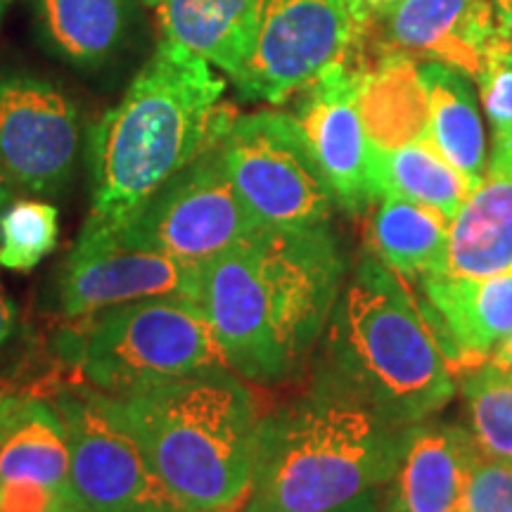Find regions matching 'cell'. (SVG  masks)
I'll return each mask as SVG.
<instances>
[{"label":"cell","instance_id":"ba28073f","mask_svg":"<svg viewBox=\"0 0 512 512\" xmlns=\"http://www.w3.org/2000/svg\"><path fill=\"white\" fill-rule=\"evenodd\" d=\"M235 192L264 228L330 226L337 202L292 114L235 117L221 136Z\"/></svg>","mask_w":512,"mask_h":512},{"label":"cell","instance_id":"603a6c76","mask_svg":"<svg viewBox=\"0 0 512 512\" xmlns=\"http://www.w3.org/2000/svg\"><path fill=\"white\" fill-rule=\"evenodd\" d=\"M368 176L373 204L380 197H401L439 209L448 221L470 195V185L441 157L430 138L394 150H377L368 143Z\"/></svg>","mask_w":512,"mask_h":512},{"label":"cell","instance_id":"7402d4cb","mask_svg":"<svg viewBox=\"0 0 512 512\" xmlns=\"http://www.w3.org/2000/svg\"><path fill=\"white\" fill-rule=\"evenodd\" d=\"M0 482L43 484L69 505V444L57 406L15 401L0 432Z\"/></svg>","mask_w":512,"mask_h":512},{"label":"cell","instance_id":"d6986e66","mask_svg":"<svg viewBox=\"0 0 512 512\" xmlns=\"http://www.w3.org/2000/svg\"><path fill=\"white\" fill-rule=\"evenodd\" d=\"M418 69L430 100L427 138L472 192L484 183L489 171V147L470 76L439 62H422Z\"/></svg>","mask_w":512,"mask_h":512},{"label":"cell","instance_id":"f546056e","mask_svg":"<svg viewBox=\"0 0 512 512\" xmlns=\"http://www.w3.org/2000/svg\"><path fill=\"white\" fill-rule=\"evenodd\" d=\"M494 3L498 12V27H501L505 41H508L512 57V0H494Z\"/></svg>","mask_w":512,"mask_h":512},{"label":"cell","instance_id":"3957f363","mask_svg":"<svg viewBox=\"0 0 512 512\" xmlns=\"http://www.w3.org/2000/svg\"><path fill=\"white\" fill-rule=\"evenodd\" d=\"M98 394L183 512H235L252 489L259 406L230 368L133 394Z\"/></svg>","mask_w":512,"mask_h":512},{"label":"cell","instance_id":"836d02e7","mask_svg":"<svg viewBox=\"0 0 512 512\" xmlns=\"http://www.w3.org/2000/svg\"><path fill=\"white\" fill-rule=\"evenodd\" d=\"M17 399H10V396H0V432H3L5 422H8V415L12 411V406H15Z\"/></svg>","mask_w":512,"mask_h":512},{"label":"cell","instance_id":"8992f818","mask_svg":"<svg viewBox=\"0 0 512 512\" xmlns=\"http://www.w3.org/2000/svg\"><path fill=\"white\" fill-rule=\"evenodd\" d=\"M86 318L79 361L102 394L143 392L228 368L214 325L197 299H138Z\"/></svg>","mask_w":512,"mask_h":512},{"label":"cell","instance_id":"4fadbf2b","mask_svg":"<svg viewBox=\"0 0 512 512\" xmlns=\"http://www.w3.org/2000/svg\"><path fill=\"white\" fill-rule=\"evenodd\" d=\"M60 290L62 311L69 318H86L150 297L200 302L202 266L152 249L128 247L112 235L83 228L64 266Z\"/></svg>","mask_w":512,"mask_h":512},{"label":"cell","instance_id":"e575fe53","mask_svg":"<svg viewBox=\"0 0 512 512\" xmlns=\"http://www.w3.org/2000/svg\"><path fill=\"white\" fill-rule=\"evenodd\" d=\"M356 5H361L363 10H377V8H384V5H392L396 0H354Z\"/></svg>","mask_w":512,"mask_h":512},{"label":"cell","instance_id":"277c9868","mask_svg":"<svg viewBox=\"0 0 512 512\" xmlns=\"http://www.w3.org/2000/svg\"><path fill=\"white\" fill-rule=\"evenodd\" d=\"M318 382L394 427L425 422L456 394V375L399 275L373 252L342 287L323 337Z\"/></svg>","mask_w":512,"mask_h":512},{"label":"cell","instance_id":"4dcf8cb0","mask_svg":"<svg viewBox=\"0 0 512 512\" xmlns=\"http://www.w3.org/2000/svg\"><path fill=\"white\" fill-rule=\"evenodd\" d=\"M489 361H494L496 366H501V368L510 370V373H512V332H510L508 337L503 339V342H501V347L496 349V354L491 356Z\"/></svg>","mask_w":512,"mask_h":512},{"label":"cell","instance_id":"d6a6232c","mask_svg":"<svg viewBox=\"0 0 512 512\" xmlns=\"http://www.w3.org/2000/svg\"><path fill=\"white\" fill-rule=\"evenodd\" d=\"M330 512H382V510H380V505L373 501V496H363L354 503L344 505V508H337V510H330Z\"/></svg>","mask_w":512,"mask_h":512},{"label":"cell","instance_id":"484cf974","mask_svg":"<svg viewBox=\"0 0 512 512\" xmlns=\"http://www.w3.org/2000/svg\"><path fill=\"white\" fill-rule=\"evenodd\" d=\"M479 102L491 128L489 171L491 176H512V57L498 27L482 72L477 74Z\"/></svg>","mask_w":512,"mask_h":512},{"label":"cell","instance_id":"83f0119b","mask_svg":"<svg viewBox=\"0 0 512 512\" xmlns=\"http://www.w3.org/2000/svg\"><path fill=\"white\" fill-rule=\"evenodd\" d=\"M460 508L465 512H512V463L475 453Z\"/></svg>","mask_w":512,"mask_h":512},{"label":"cell","instance_id":"1f68e13d","mask_svg":"<svg viewBox=\"0 0 512 512\" xmlns=\"http://www.w3.org/2000/svg\"><path fill=\"white\" fill-rule=\"evenodd\" d=\"M12 178L8 174V169H5L3 159H0V214H3L5 207L10 204V197H12Z\"/></svg>","mask_w":512,"mask_h":512},{"label":"cell","instance_id":"5b68a950","mask_svg":"<svg viewBox=\"0 0 512 512\" xmlns=\"http://www.w3.org/2000/svg\"><path fill=\"white\" fill-rule=\"evenodd\" d=\"M403 427L330 384L261 415L242 512H330L392 477Z\"/></svg>","mask_w":512,"mask_h":512},{"label":"cell","instance_id":"9c48e42d","mask_svg":"<svg viewBox=\"0 0 512 512\" xmlns=\"http://www.w3.org/2000/svg\"><path fill=\"white\" fill-rule=\"evenodd\" d=\"M261 228L230 183L221 138H216L112 238L128 247L152 249L202 266L247 242Z\"/></svg>","mask_w":512,"mask_h":512},{"label":"cell","instance_id":"f1b7e54d","mask_svg":"<svg viewBox=\"0 0 512 512\" xmlns=\"http://www.w3.org/2000/svg\"><path fill=\"white\" fill-rule=\"evenodd\" d=\"M12 328H15V306H12L8 294L0 287V347L12 335Z\"/></svg>","mask_w":512,"mask_h":512},{"label":"cell","instance_id":"74e56055","mask_svg":"<svg viewBox=\"0 0 512 512\" xmlns=\"http://www.w3.org/2000/svg\"><path fill=\"white\" fill-rule=\"evenodd\" d=\"M214 512H226V510H214Z\"/></svg>","mask_w":512,"mask_h":512},{"label":"cell","instance_id":"9a60e30c","mask_svg":"<svg viewBox=\"0 0 512 512\" xmlns=\"http://www.w3.org/2000/svg\"><path fill=\"white\" fill-rule=\"evenodd\" d=\"M415 304L453 375L489 361L512 332V271L458 278L446 271L411 280Z\"/></svg>","mask_w":512,"mask_h":512},{"label":"cell","instance_id":"7a4b0ae2","mask_svg":"<svg viewBox=\"0 0 512 512\" xmlns=\"http://www.w3.org/2000/svg\"><path fill=\"white\" fill-rule=\"evenodd\" d=\"M226 81L174 43L155 55L91 131V216L86 230L114 235L162 185L221 138L235 119Z\"/></svg>","mask_w":512,"mask_h":512},{"label":"cell","instance_id":"ffe728a7","mask_svg":"<svg viewBox=\"0 0 512 512\" xmlns=\"http://www.w3.org/2000/svg\"><path fill=\"white\" fill-rule=\"evenodd\" d=\"M512 271V176L486 174L448 226L446 273L491 278Z\"/></svg>","mask_w":512,"mask_h":512},{"label":"cell","instance_id":"4316f807","mask_svg":"<svg viewBox=\"0 0 512 512\" xmlns=\"http://www.w3.org/2000/svg\"><path fill=\"white\" fill-rule=\"evenodd\" d=\"M60 214L53 204L19 200L0 214V268L31 271L57 247Z\"/></svg>","mask_w":512,"mask_h":512},{"label":"cell","instance_id":"ac0fdd59","mask_svg":"<svg viewBox=\"0 0 512 512\" xmlns=\"http://www.w3.org/2000/svg\"><path fill=\"white\" fill-rule=\"evenodd\" d=\"M159 41L202 57L233 79L252 41L259 0H143Z\"/></svg>","mask_w":512,"mask_h":512},{"label":"cell","instance_id":"8fae6325","mask_svg":"<svg viewBox=\"0 0 512 512\" xmlns=\"http://www.w3.org/2000/svg\"><path fill=\"white\" fill-rule=\"evenodd\" d=\"M79 110L62 88L31 74L0 76V159L34 195L67 185L79 155Z\"/></svg>","mask_w":512,"mask_h":512},{"label":"cell","instance_id":"44dd1931","mask_svg":"<svg viewBox=\"0 0 512 512\" xmlns=\"http://www.w3.org/2000/svg\"><path fill=\"white\" fill-rule=\"evenodd\" d=\"M358 112L368 143L377 150L427 138L430 100L418 62L394 55L368 64L358 86Z\"/></svg>","mask_w":512,"mask_h":512},{"label":"cell","instance_id":"d4e9b609","mask_svg":"<svg viewBox=\"0 0 512 512\" xmlns=\"http://www.w3.org/2000/svg\"><path fill=\"white\" fill-rule=\"evenodd\" d=\"M458 377L467 432L479 453L512 463V373L486 361Z\"/></svg>","mask_w":512,"mask_h":512},{"label":"cell","instance_id":"5bb4252c","mask_svg":"<svg viewBox=\"0 0 512 512\" xmlns=\"http://www.w3.org/2000/svg\"><path fill=\"white\" fill-rule=\"evenodd\" d=\"M366 64H337L306 86L294 107L316 164L328 181L337 207L349 216L363 214L373 204L368 176V136L358 112V86Z\"/></svg>","mask_w":512,"mask_h":512},{"label":"cell","instance_id":"d590c367","mask_svg":"<svg viewBox=\"0 0 512 512\" xmlns=\"http://www.w3.org/2000/svg\"><path fill=\"white\" fill-rule=\"evenodd\" d=\"M10 3H12V0H0V22H3V17H5V12H8Z\"/></svg>","mask_w":512,"mask_h":512},{"label":"cell","instance_id":"52a82bcc","mask_svg":"<svg viewBox=\"0 0 512 512\" xmlns=\"http://www.w3.org/2000/svg\"><path fill=\"white\" fill-rule=\"evenodd\" d=\"M366 17L354 0H259L252 41L230 81L242 98L280 105L337 64L363 62Z\"/></svg>","mask_w":512,"mask_h":512},{"label":"cell","instance_id":"30bf717a","mask_svg":"<svg viewBox=\"0 0 512 512\" xmlns=\"http://www.w3.org/2000/svg\"><path fill=\"white\" fill-rule=\"evenodd\" d=\"M55 406L69 444V512H183L98 394H64Z\"/></svg>","mask_w":512,"mask_h":512},{"label":"cell","instance_id":"e0dca14e","mask_svg":"<svg viewBox=\"0 0 512 512\" xmlns=\"http://www.w3.org/2000/svg\"><path fill=\"white\" fill-rule=\"evenodd\" d=\"M38 41L76 69L107 67L136 43L143 0H27Z\"/></svg>","mask_w":512,"mask_h":512},{"label":"cell","instance_id":"8d00e7d4","mask_svg":"<svg viewBox=\"0 0 512 512\" xmlns=\"http://www.w3.org/2000/svg\"><path fill=\"white\" fill-rule=\"evenodd\" d=\"M453 512H465V510H463V508H460V505H458V508H456V510H453Z\"/></svg>","mask_w":512,"mask_h":512},{"label":"cell","instance_id":"f35d334b","mask_svg":"<svg viewBox=\"0 0 512 512\" xmlns=\"http://www.w3.org/2000/svg\"><path fill=\"white\" fill-rule=\"evenodd\" d=\"M235 512H242V508H240V510H235Z\"/></svg>","mask_w":512,"mask_h":512},{"label":"cell","instance_id":"cb8c5ba5","mask_svg":"<svg viewBox=\"0 0 512 512\" xmlns=\"http://www.w3.org/2000/svg\"><path fill=\"white\" fill-rule=\"evenodd\" d=\"M448 226L451 221L439 209L401 197H380L368 223V245L396 275L415 280L446 271Z\"/></svg>","mask_w":512,"mask_h":512},{"label":"cell","instance_id":"2e32d148","mask_svg":"<svg viewBox=\"0 0 512 512\" xmlns=\"http://www.w3.org/2000/svg\"><path fill=\"white\" fill-rule=\"evenodd\" d=\"M475 439L456 425H408L401 430L382 512H453L463 501Z\"/></svg>","mask_w":512,"mask_h":512},{"label":"cell","instance_id":"6da1fadb","mask_svg":"<svg viewBox=\"0 0 512 512\" xmlns=\"http://www.w3.org/2000/svg\"><path fill=\"white\" fill-rule=\"evenodd\" d=\"M342 278L330 226L261 228L202 264L200 302L228 368L264 384L297 375L320 344Z\"/></svg>","mask_w":512,"mask_h":512},{"label":"cell","instance_id":"7c38bea8","mask_svg":"<svg viewBox=\"0 0 512 512\" xmlns=\"http://www.w3.org/2000/svg\"><path fill=\"white\" fill-rule=\"evenodd\" d=\"M498 31L494 0H396L368 10L363 62L408 57L477 79Z\"/></svg>","mask_w":512,"mask_h":512}]
</instances>
